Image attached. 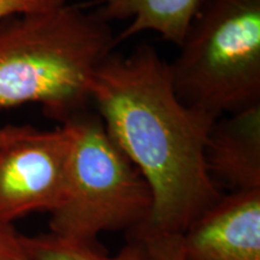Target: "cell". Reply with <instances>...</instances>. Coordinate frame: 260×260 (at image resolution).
<instances>
[{
	"label": "cell",
	"mask_w": 260,
	"mask_h": 260,
	"mask_svg": "<svg viewBox=\"0 0 260 260\" xmlns=\"http://www.w3.org/2000/svg\"><path fill=\"white\" fill-rule=\"evenodd\" d=\"M90 104L152 191L149 218L128 236L181 235L220 199L205 158L217 118L181 102L169 63L153 46L112 52L94 74Z\"/></svg>",
	"instance_id": "cell-1"
},
{
	"label": "cell",
	"mask_w": 260,
	"mask_h": 260,
	"mask_svg": "<svg viewBox=\"0 0 260 260\" xmlns=\"http://www.w3.org/2000/svg\"><path fill=\"white\" fill-rule=\"evenodd\" d=\"M118 44L110 22L67 2L0 21V110L37 104L63 122L90 104L94 74Z\"/></svg>",
	"instance_id": "cell-2"
},
{
	"label": "cell",
	"mask_w": 260,
	"mask_h": 260,
	"mask_svg": "<svg viewBox=\"0 0 260 260\" xmlns=\"http://www.w3.org/2000/svg\"><path fill=\"white\" fill-rule=\"evenodd\" d=\"M169 63L183 104L218 118L260 104V0H203Z\"/></svg>",
	"instance_id": "cell-3"
},
{
	"label": "cell",
	"mask_w": 260,
	"mask_h": 260,
	"mask_svg": "<svg viewBox=\"0 0 260 260\" xmlns=\"http://www.w3.org/2000/svg\"><path fill=\"white\" fill-rule=\"evenodd\" d=\"M73 138L67 189L50 213V233L74 242L145 225L153 206L147 182L107 134L96 112L83 110L61 123Z\"/></svg>",
	"instance_id": "cell-4"
},
{
	"label": "cell",
	"mask_w": 260,
	"mask_h": 260,
	"mask_svg": "<svg viewBox=\"0 0 260 260\" xmlns=\"http://www.w3.org/2000/svg\"><path fill=\"white\" fill-rule=\"evenodd\" d=\"M73 138L59 124L0 146V225L32 212L51 213L67 189Z\"/></svg>",
	"instance_id": "cell-5"
},
{
	"label": "cell",
	"mask_w": 260,
	"mask_h": 260,
	"mask_svg": "<svg viewBox=\"0 0 260 260\" xmlns=\"http://www.w3.org/2000/svg\"><path fill=\"white\" fill-rule=\"evenodd\" d=\"M181 241L186 260H260V189L223 194Z\"/></svg>",
	"instance_id": "cell-6"
},
{
	"label": "cell",
	"mask_w": 260,
	"mask_h": 260,
	"mask_svg": "<svg viewBox=\"0 0 260 260\" xmlns=\"http://www.w3.org/2000/svg\"><path fill=\"white\" fill-rule=\"evenodd\" d=\"M205 158L219 188L260 189V104L218 117L210 130Z\"/></svg>",
	"instance_id": "cell-7"
},
{
	"label": "cell",
	"mask_w": 260,
	"mask_h": 260,
	"mask_svg": "<svg viewBox=\"0 0 260 260\" xmlns=\"http://www.w3.org/2000/svg\"><path fill=\"white\" fill-rule=\"evenodd\" d=\"M203 0H96L95 12L107 22L125 21L128 25L117 34L121 42L154 32L162 40L180 46L190 21Z\"/></svg>",
	"instance_id": "cell-8"
},
{
	"label": "cell",
	"mask_w": 260,
	"mask_h": 260,
	"mask_svg": "<svg viewBox=\"0 0 260 260\" xmlns=\"http://www.w3.org/2000/svg\"><path fill=\"white\" fill-rule=\"evenodd\" d=\"M22 246L28 260H148L142 242L129 237L116 254L109 255L98 242H74L51 233L22 235Z\"/></svg>",
	"instance_id": "cell-9"
},
{
	"label": "cell",
	"mask_w": 260,
	"mask_h": 260,
	"mask_svg": "<svg viewBox=\"0 0 260 260\" xmlns=\"http://www.w3.org/2000/svg\"><path fill=\"white\" fill-rule=\"evenodd\" d=\"M134 237L142 242L148 260H186L178 234H142Z\"/></svg>",
	"instance_id": "cell-10"
},
{
	"label": "cell",
	"mask_w": 260,
	"mask_h": 260,
	"mask_svg": "<svg viewBox=\"0 0 260 260\" xmlns=\"http://www.w3.org/2000/svg\"><path fill=\"white\" fill-rule=\"evenodd\" d=\"M63 3L65 0H0V21L12 16L47 11Z\"/></svg>",
	"instance_id": "cell-11"
},
{
	"label": "cell",
	"mask_w": 260,
	"mask_h": 260,
	"mask_svg": "<svg viewBox=\"0 0 260 260\" xmlns=\"http://www.w3.org/2000/svg\"><path fill=\"white\" fill-rule=\"evenodd\" d=\"M0 260H28L14 225H0Z\"/></svg>",
	"instance_id": "cell-12"
},
{
	"label": "cell",
	"mask_w": 260,
	"mask_h": 260,
	"mask_svg": "<svg viewBox=\"0 0 260 260\" xmlns=\"http://www.w3.org/2000/svg\"><path fill=\"white\" fill-rule=\"evenodd\" d=\"M37 130V128L31 125H4L0 126V146L9 144V142L15 141L29 135L30 133Z\"/></svg>",
	"instance_id": "cell-13"
},
{
	"label": "cell",
	"mask_w": 260,
	"mask_h": 260,
	"mask_svg": "<svg viewBox=\"0 0 260 260\" xmlns=\"http://www.w3.org/2000/svg\"><path fill=\"white\" fill-rule=\"evenodd\" d=\"M65 2H68V0H65Z\"/></svg>",
	"instance_id": "cell-14"
}]
</instances>
